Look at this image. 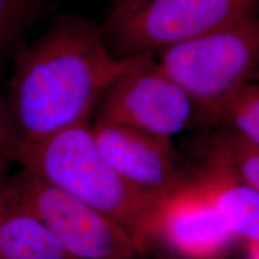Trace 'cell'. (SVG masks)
<instances>
[{"instance_id":"2","label":"cell","mask_w":259,"mask_h":259,"mask_svg":"<svg viewBox=\"0 0 259 259\" xmlns=\"http://www.w3.org/2000/svg\"><path fill=\"white\" fill-rule=\"evenodd\" d=\"M14 162L120 225L144 252L156 242L158 204L112 169L89 122L34 141H19Z\"/></svg>"},{"instance_id":"12","label":"cell","mask_w":259,"mask_h":259,"mask_svg":"<svg viewBox=\"0 0 259 259\" xmlns=\"http://www.w3.org/2000/svg\"><path fill=\"white\" fill-rule=\"evenodd\" d=\"M47 0H0V64L24 46L27 32L45 10Z\"/></svg>"},{"instance_id":"14","label":"cell","mask_w":259,"mask_h":259,"mask_svg":"<svg viewBox=\"0 0 259 259\" xmlns=\"http://www.w3.org/2000/svg\"><path fill=\"white\" fill-rule=\"evenodd\" d=\"M19 141L6 100L0 97V181L9 162H14L12 157Z\"/></svg>"},{"instance_id":"17","label":"cell","mask_w":259,"mask_h":259,"mask_svg":"<svg viewBox=\"0 0 259 259\" xmlns=\"http://www.w3.org/2000/svg\"><path fill=\"white\" fill-rule=\"evenodd\" d=\"M126 2H135V0H114V5L120 4V3H126Z\"/></svg>"},{"instance_id":"6","label":"cell","mask_w":259,"mask_h":259,"mask_svg":"<svg viewBox=\"0 0 259 259\" xmlns=\"http://www.w3.org/2000/svg\"><path fill=\"white\" fill-rule=\"evenodd\" d=\"M97 121L112 122L170 138L189 125L194 102L162 71L155 56L122 73L101 95Z\"/></svg>"},{"instance_id":"3","label":"cell","mask_w":259,"mask_h":259,"mask_svg":"<svg viewBox=\"0 0 259 259\" xmlns=\"http://www.w3.org/2000/svg\"><path fill=\"white\" fill-rule=\"evenodd\" d=\"M156 56L158 67L215 119L233 93L259 82V6Z\"/></svg>"},{"instance_id":"8","label":"cell","mask_w":259,"mask_h":259,"mask_svg":"<svg viewBox=\"0 0 259 259\" xmlns=\"http://www.w3.org/2000/svg\"><path fill=\"white\" fill-rule=\"evenodd\" d=\"M236 239L204 184H189L158 205L156 242L181 258H220Z\"/></svg>"},{"instance_id":"1","label":"cell","mask_w":259,"mask_h":259,"mask_svg":"<svg viewBox=\"0 0 259 259\" xmlns=\"http://www.w3.org/2000/svg\"><path fill=\"white\" fill-rule=\"evenodd\" d=\"M147 56L116 58L101 25L76 15L58 17L15 56L6 103L21 141L89 122L107 87Z\"/></svg>"},{"instance_id":"16","label":"cell","mask_w":259,"mask_h":259,"mask_svg":"<svg viewBox=\"0 0 259 259\" xmlns=\"http://www.w3.org/2000/svg\"><path fill=\"white\" fill-rule=\"evenodd\" d=\"M3 189H4V183L0 181V213L5 210V203H4V196H3Z\"/></svg>"},{"instance_id":"5","label":"cell","mask_w":259,"mask_h":259,"mask_svg":"<svg viewBox=\"0 0 259 259\" xmlns=\"http://www.w3.org/2000/svg\"><path fill=\"white\" fill-rule=\"evenodd\" d=\"M5 209L40 220L76 259H134L143 250L108 216L22 169L3 189Z\"/></svg>"},{"instance_id":"7","label":"cell","mask_w":259,"mask_h":259,"mask_svg":"<svg viewBox=\"0 0 259 259\" xmlns=\"http://www.w3.org/2000/svg\"><path fill=\"white\" fill-rule=\"evenodd\" d=\"M92 132L106 163L158 205L190 184L177 166L169 138L97 120Z\"/></svg>"},{"instance_id":"11","label":"cell","mask_w":259,"mask_h":259,"mask_svg":"<svg viewBox=\"0 0 259 259\" xmlns=\"http://www.w3.org/2000/svg\"><path fill=\"white\" fill-rule=\"evenodd\" d=\"M209 167L235 183L259 191V145L223 127L213 138Z\"/></svg>"},{"instance_id":"4","label":"cell","mask_w":259,"mask_h":259,"mask_svg":"<svg viewBox=\"0 0 259 259\" xmlns=\"http://www.w3.org/2000/svg\"><path fill=\"white\" fill-rule=\"evenodd\" d=\"M254 0H135L115 4L101 31L116 58L158 52L216 30Z\"/></svg>"},{"instance_id":"9","label":"cell","mask_w":259,"mask_h":259,"mask_svg":"<svg viewBox=\"0 0 259 259\" xmlns=\"http://www.w3.org/2000/svg\"><path fill=\"white\" fill-rule=\"evenodd\" d=\"M0 259H76L40 220L19 210L0 213Z\"/></svg>"},{"instance_id":"10","label":"cell","mask_w":259,"mask_h":259,"mask_svg":"<svg viewBox=\"0 0 259 259\" xmlns=\"http://www.w3.org/2000/svg\"><path fill=\"white\" fill-rule=\"evenodd\" d=\"M202 181L236 238L259 244V191L235 183L211 167Z\"/></svg>"},{"instance_id":"15","label":"cell","mask_w":259,"mask_h":259,"mask_svg":"<svg viewBox=\"0 0 259 259\" xmlns=\"http://www.w3.org/2000/svg\"><path fill=\"white\" fill-rule=\"evenodd\" d=\"M250 259H259V244L250 242Z\"/></svg>"},{"instance_id":"13","label":"cell","mask_w":259,"mask_h":259,"mask_svg":"<svg viewBox=\"0 0 259 259\" xmlns=\"http://www.w3.org/2000/svg\"><path fill=\"white\" fill-rule=\"evenodd\" d=\"M215 119L259 145V82L246 84L226 100Z\"/></svg>"}]
</instances>
